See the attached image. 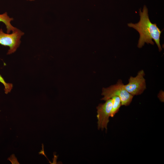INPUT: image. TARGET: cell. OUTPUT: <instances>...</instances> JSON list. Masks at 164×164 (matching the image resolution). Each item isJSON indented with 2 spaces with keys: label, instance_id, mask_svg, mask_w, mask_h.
<instances>
[{
  "label": "cell",
  "instance_id": "9c48e42d",
  "mask_svg": "<svg viewBox=\"0 0 164 164\" xmlns=\"http://www.w3.org/2000/svg\"><path fill=\"white\" fill-rule=\"evenodd\" d=\"M27 1H34L35 0H27Z\"/></svg>",
  "mask_w": 164,
  "mask_h": 164
},
{
  "label": "cell",
  "instance_id": "8992f818",
  "mask_svg": "<svg viewBox=\"0 0 164 164\" xmlns=\"http://www.w3.org/2000/svg\"><path fill=\"white\" fill-rule=\"evenodd\" d=\"M13 20V18H10L8 15L7 12L0 14V22H3L5 25L8 33H9L11 31L14 32L17 29L11 24V22Z\"/></svg>",
  "mask_w": 164,
  "mask_h": 164
},
{
  "label": "cell",
  "instance_id": "5b68a950",
  "mask_svg": "<svg viewBox=\"0 0 164 164\" xmlns=\"http://www.w3.org/2000/svg\"><path fill=\"white\" fill-rule=\"evenodd\" d=\"M104 104H99L97 107V126L98 129H107L108 124L109 122V117L112 108V101L111 98L106 101Z\"/></svg>",
  "mask_w": 164,
  "mask_h": 164
},
{
  "label": "cell",
  "instance_id": "277c9868",
  "mask_svg": "<svg viewBox=\"0 0 164 164\" xmlns=\"http://www.w3.org/2000/svg\"><path fill=\"white\" fill-rule=\"evenodd\" d=\"M145 75L144 70H141L138 72L136 77H131L128 83L124 85L125 90L133 96L142 94L146 89Z\"/></svg>",
  "mask_w": 164,
  "mask_h": 164
},
{
  "label": "cell",
  "instance_id": "52a82bcc",
  "mask_svg": "<svg viewBox=\"0 0 164 164\" xmlns=\"http://www.w3.org/2000/svg\"><path fill=\"white\" fill-rule=\"evenodd\" d=\"M111 98L112 101V105L110 117H113L119 111L121 103L120 99L118 97L114 96Z\"/></svg>",
  "mask_w": 164,
  "mask_h": 164
},
{
  "label": "cell",
  "instance_id": "ba28073f",
  "mask_svg": "<svg viewBox=\"0 0 164 164\" xmlns=\"http://www.w3.org/2000/svg\"><path fill=\"white\" fill-rule=\"evenodd\" d=\"M8 159L10 160L12 164H19L17 161L16 158L15 157L14 154H13Z\"/></svg>",
  "mask_w": 164,
  "mask_h": 164
},
{
  "label": "cell",
  "instance_id": "7a4b0ae2",
  "mask_svg": "<svg viewBox=\"0 0 164 164\" xmlns=\"http://www.w3.org/2000/svg\"><path fill=\"white\" fill-rule=\"evenodd\" d=\"M101 94L104 96L101 100L105 101L114 96L118 97L120 99L121 105L125 106L130 104L133 97L125 90L120 80L115 84L106 88H103Z\"/></svg>",
  "mask_w": 164,
  "mask_h": 164
},
{
  "label": "cell",
  "instance_id": "6da1fadb",
  "mask_svg": "<svg viewBox=\"0 0 164 164\" xmlns=\"http://www.w3.org/2000/svg\"><path fill=\"white\" fill-rule=\"evenodd\" d=\"M140 19L139 22L134 24L130 23L128 26L137 30L139 33L140 37L138 47L141 48L145 43L154 45L153 39L156 44L159 51L162 49L160 43V38L162 31L159 29L156 23L151 22L149 19L148 8L144 5L142 10L139 9Z\"/></svg>",
  "mask_w": 164,
  "mask_h": 164
},
{
  "label": "cell",
  "instance_id": "3957f363",
  "mask_svg": "<svg viewBox=\"0 0 164 164\" xmlns=\"http://www.w3.org/2000/svg\"><path fill=\"white\" fill-rule=\"evenodd\" d=\"M24 34L23 32L18 29L11 34L5 33L2 28L0 29V44L9 48L7 54H12L16 50Z\"/></svg>",
  "mask_w": 164,
  "mask_h": 164
}]
</instances>
